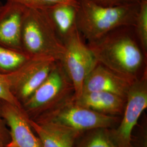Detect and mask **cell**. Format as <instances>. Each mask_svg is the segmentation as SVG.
<instances>
[{"label": "cell", "instance_id": "cell-4", "mask_svg": "<svg viewBox=\"0 0 147 147\" xmlns=\"http://www.w3.org/2000/svg\"><path fill=\"white\" fill-rule=\"evenodd\" d=\"M73 96V84L58 61L47 78L22 106L27 116H42Z\"/></svg>", "mask_w": 147, "mask_h": 147}, {"label": "cell", "instance_id": "cell-3", "mask_svg": "<svg viewBox=\"0 0 147 147\" xmlns=\"http://www.w3.org/2000/svg\"><path fill=\"white\" fill-rule=\"evenodd\" d=\"M21 44L22 51L30 58L45 57L60 61L65 51L62 40L44 9L26 8Z\"/></svg>", "mask_w": 147, "mask_h": 147}, {"label": "cell", "instance_id": "cell-1", "mask_svg": "<svg viewBox=\"0 0 147 147\" xmlns=\"http://www.w3.org/2000/svg\"><path fill=\"white\" fill-rule=\"evenodd\" d=\"M87 45L98 63L131 80L147 68L134 27L117 28Z\"/></svg>", "mask_w": 147, "mask_h": 147}, {"label": "cell", "instance_id": "cell-12", "mask_svg": "<svg viewBox=\"0 0 147 147\" xmlns=\"http://www.w3.org/2000/svg\"><path fill=\"white\" fill-rule=\"evenodd\" d=\"M28 121L42 147H74L75 141L82 134L51 121H34L29 117Z\"/></svg>", "mask_w": 147, "mask_h": 147}, {"label": "cell", "instance_id": "cell-2", "mask_svg": "<svg viewBox=\"0 0 147 147\" xmlns=\"http://www.w3.org/2000/svg\"><path fill=\"white\" fill-rule=\"evenodd\" d=\"M78 1L76 26L88 42L97 40L117 28L135 27L140 3L104 7L90 0Z\"/></svg>", "mask_w": 147, "mask_h": 147}, {"label": "cell", "instance_id": "cell-16", "mask_svg": "<svg viewBox=\"0 0 147 147\" xmlns=\"http://www.w3.org/2000/svg\"><path fill=\"white\" fill-rule=\"evenodd\" d=\"M30 57L21 51L0 44V74L7 75L14 71Z\"/></svg>", "mask_w": 147, "mask_h": 147}, {"label": "cell", "instance_id": "cell-8", "mask_svg": "<svg viewBox=\"0 0 147 147\" xmlns=\"http://www.w3.org/2000/svg\"><path fill=\"white\" fill-rule=\"evenodd\" d=\"M147 107V70L132 82L126 96L123 118L112 130L118 147H131L132 132L142 112Z\"/></svg>", "mask_w": 147, "mask_h": 147}, {"label": "cell", "instance_id": "cell-20", "mask_svg": "<svg viewBox=\"0 0 147 147\" xmlns=\"http://www.w3.org/2000/svg\"><path fill=\"white\" fill-rule=\"evenodd\" d=\"M104 7H118L139 3L141 0H90Z\"/></svg>", "mask_w": 147, "mask_h": 147}, {"label": "cell", "instance_id": "cell-21", "mask_svg": "<svg viewBox=\"0 0 147 147\" xmlns=\"http://www.w3.org/2000/svg\"><path fill=\"white\" fill-rule=\"evenodd\" d=\"M3 121L4 119L1 114V100H0V147H5L9 141Z\"/></svg>", "mask_w": 147, "mask_h": 147}, {"label": "cell", "instance_id": "cell-9", "mask_svg": "<svg viewBox=\"0 0 147 147\" xmlns=\"http://www.w3.org/2000/svg\"><path fill=\"white\" fill-rule=\"evenodd\" d=\"M1 114L9 127V141L5 147H42L22 106L1 101Z\"/></svg>", "mask_w": 147, "mask_h": 147}, {"label": "cell", "instance_id": "cell-11", "mask_svg": "<svg viewBox=\"0 0 147 147\" xmlns=\"http://www.w3.org/2000/svg\"><path fill=\"white\" fill-rule=\"evenodd\" d=\"M26 8L6 1L0 9V44L12 50L22 51L21 32ZM24 53V52H23Z\"/></svg>", "mask_w": 147, "mask_h": 147}, {"label": "cell", "instance_id": "cell-14", "mask_svg": "<svg viewBox=\"0 0 147 147\" xmlns=\"http://www.w3.org/2000/svg\"><path fill=\"white\" fill-rule=\"evenodd\" d=\"M78 6L61 3L44 9L63 42L77 28Z\"/></svg>", "mask_w": 147, "mask_h": 147}, {"label": "cell", "instance_id": "cell-23", "mask_svg": "<svg viewBox=\"0 0 147 147\" xmlns=\"http://www.w3.org/2000/svg\"><path fill=\"white\" fill-rule=\"evenodd\" d=\"M3 5V4L1 2H0V9H1V8H2V7Z\"/></svg>", "mask_w": 147, "mask_h": 147}, {"label": "cell", "instance_id": "cell-6", "mask_svg": "<svg viewBox=\"0 0 147 147\" xmlns=\"http://www.w3.org/2000/svg\"><path fill=\"white\" fill-rule=\"evenodd\" d=\"M84 39L76 28L63 41L65 51L59 61L73 84L75 99L82 94L84 81L97 62Z\"/></svg>", "mask_w": 147, "mask_h": 147}, {"label": "cell", "instance_id": "cell-22", "mask_svg": "<svg viewBox=\"0 0 147 147\" xmlns=\"http://www.w3.org/2000/svg\"><path fill=\"white\" fill-rule=\"evenodd\" d=\"M138 140L137 141L138 144L137 145H135V147H147V137L146 134L144 132L143 135H141L138 138Z\"/></svg>", "mask_w": 147, "mask_h": 147}, {"label": "cell", "instance_id": "cell-13", "mask_svg": "<svg viewBox=\"0 0 147 147\" xmlns=\"http://www.w3.org/2000/svg\"><path fill=\"white\" fill-rule=\"evenodd\" d=\"M75 101L78 105L86 108L111 116L121 115L126 103V99L104 91L83 92Z\"/></svg>", "mask_w": 147, "mask_h": 147}, {"label": "cell", "instance_id": "cell-10", "mask_svg": "<svg viewBox=\"0 0 147 147\" xmlns=\"http://www.w3.org/2000/svg\"><path fill=\"white\" fill-rule=\"evenodd\" d=\"M134 80L116 73L96 62L84 81L82 93L104 91L126 99L129 88Z\"/></svg>", "mask_w": 147, "mask_h": 147}, {"label": "cell", "instance_id": "cell-19", "mask_svg": "<svg viewBox=\"0 0 147 147\" xmlns=\"http://www.w3.org/2000/svg\"><path fill=\"white\" fill-rule=\"evenodd\" d=\"M0 100L21 107V103L13 94L5 75L0 74Z\"/></svg>", "mask_w": 147, "mask_h": 147}, {"label": "cell", "instance_id": "cell-17", "mask_svg": "<svg viewBox=\"0 0 147 147\" xmlns=\"http://www.w3.org/2000/svg\"><path fill=\"white\" fill-rule=\"evenodd\" d=\"M134 28L138 42L147 57V0H141L140 2L135 25Z\"/></svg>", "mask_w": 147, "mask_h": 147}, {"label": "cell", "instance_id": "cell-18", "mask_svg": "<svg viewBox=\"0 0 147 147\" xmlns=\"http://www.w3.org/2000/svg\"><path fill=\"white\" fill-rule=\"evenodd\" d=\"M26 8L44 9L57 3H69L78 5V0H6Z\"/></svg>", "mask_w": 147, "mask_h": 147}, {"label": "cell", "instance_id": "cell-5", "mask_svg": "<svg viewBox=\"0 0 147 147\" xmlns=\"http://www.w3.org/2000/svg\"><path fill=\"white\" fill-rule=\"evenodd\" d=\"M42 116L40 119L51 121L82 133L98 128H111L119 121L115 116L102 114L78 105L74 96Z\"/></svg>", "mask_w": 147, "mask_h": 147}, {"label": "cell", "instance_id": "cell-7", "mask_svg": "<svg viewBox=\"0 0 147 147\" xmlns=\"http://www.w3.org/2000/svg\"><path fill=\"white\" fill-rule=\"evenodd\" d=\"M57 61L51 57H32L5 75L13 94L21 105L44 82Z\"/></svg>", "mask_w": 147, "mask_h": 147}, {"label": "cell", "instance_id": "cell-15", "mask_svg": "<svg viewBox=\"0 0 147 147\" xmlns=\"http://www.w3.org/2000/svg\"><path fill=\"white\" fill-rule=\"evenodd\" d=\"M88 131L76 147H118L110 128H98Z\"/></svg>", "mask_w": 147, "mask_h": 147}]
</instances>
